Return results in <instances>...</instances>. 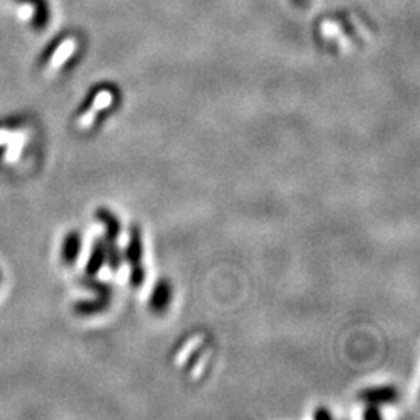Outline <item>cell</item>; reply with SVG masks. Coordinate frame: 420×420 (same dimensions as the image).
<instances>
[{
    "label": "cell",
    "mask_w": 420,
    "mask_h": 420,
    "mask_svg": "<svg viewBox=\"0 0 420 420\" xmlns=\"http://www.w3.org/2000/svg\"><path fill=\"white\" fill-rule=\"evenodd\" d=\"M142 257V242H140V232L137 228L131 229V238L128 246V258L131 262V282L134 286H140L143 282V270L140 266Z\"/></svg>",
    "instance_id": "6da1fadb"
},
{
    "label": "cell",
    "mask_w": 420,
    "mask_h": 420,
    "mask_svg": "<svg viewBox=\"0 0 420 420\" xmlns=\"http://www.w3.org/2000/svg\"><path fill=\"white\" fill-rule=\"evenodd\" d=\"M16 2L30 3L33 6V19L31 25L36 31H42L50 24L52 10L49 0H16Z\"/></svg>",
    "instance_id": "7a4b0ae2"
},
{
    "label": "cell",
    "mask_w": 420,
    "mask_h": 420,
    "mask_svg": "<svg viewBox=\"0 0 420 420\" xmlns=\"http://www.w3.org/2000/svg\"><path fill=\"white\" fill-rule=\"evenodd\" d=\"M170 302V285L162 280L159 282L155 293H153V299H151V305L156 311H164L166 309V305Z\"/></svg>",
    "instance_id": "3957f363"
},
{
    "label": "cell",
    "mask_w": 420,
    "mask_h": 420,
    "mask_svg": "<svg viewBox=\"0 0 420 420\" xmlns=\"http://www.w3.org/2000/svg\"><path fill=\"white\" fill-rule=\"evenodd\" d=\"M397 396V392L394 388H377V389H369L361 394L363 400H368V402L372 403H382V402H391V400H394Z\"/></svg>",
    "instance_id": "277c9868"
},
{
    "label": "cell",
    "mask_w": 420,
    "mask_h": 420,
    "mask_svg": "<svg viewBox=\"0 0 420 420\" xmlns=\"http://www.w3.org/2000/svg\"><path fill=\"white\" fill-rule=\"evenodd\" d=\"M100 218L103 219V223L108 226V231H109V235H111V238L114 240L117 235H118V232H120V224H118V221L116 219V217L114 215H111L109 212H104V210H102L100 212Z\"/></svg>",
    "instance_id": "5b68a950"
},
{
    "label": "cell",
    "mask_w": 420,
    "mask_h": 420,
    "mask_svg": "<svg viewBox=\"0 0 420 420\" xmlns=\"http://www.w3.org/2000/svg\"><path fill=\"white\" fill-rule=\"evenodd\" d=\"M102 263H103V246L98 244V248L95 249V252H93V256H92V262L89 265V272H95Z\"/></svg>",
    "instance_id": "8992f818"
},
{
    "label": "cell",
    "mask_w": 420,
    "mask_h": 420,
    "mask_svg": "<svg viewBox=\"0 0 420 420\" xmlns=\"http://www.w3.org/2000/svg\"><path fill=\"white\" fill-rule=\"evenodd\" d=\"M315 417L316 419H319V417H332V414H330V412H325V411H318Z\"/></svg>",
    "instance_id": "52a82bcc"
},
{
    "label": "cell",
    "mask_w": 420,
    "mask_h": 420,
    "mask_svg": "<svg viewBox=\"0 0 420 420\" xmlns=\"http://www.w3.org/2000/svg\"><path fill=\"white\" fill-rule=\"evenodd\" d=\"M364 417H380V414L377 411H373V410H369L368 412H366L364 414Z\"/></svg>",
    "instance_id": "ba28073f"
}]
</instances>
